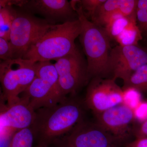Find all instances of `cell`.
Instances as JSON below:
<instances>
[{
	"instance_id": "1",
	"label": "cell",
	"mask_w": 147,
	"mask_h": 147,
	"mask_svg": "<svg viewBox=\"0 0 147 147\" xmlns=\"http://www.w3.org/2000/svg\"><path fill=\"white\" fill-rule=\"evenodd\" d=\"M84 110L81 103L66 98L57 105L36 110V117L31 127L38 144H54L83 120Z\"/></svg>"
},
{
	"instance_id": "2",
	"label": "cell",
	"mask_w": 147,
	"mask_h": 147,
	"mask_svg": "<svg viewBox=\"0 0 147 147\" xmlns=\"http://www.w3.org/2000/svg\"><path fill=\"white\" fill-rule=\"evenodd\" d=\"M81 24L79 39L87 58L89 79L108 78V62L110 38L103 27L94 24L84 15L79 1H71Z\"/></svg>"
},
{
	"instance_id": "3",
	"label": "cell",
	"mask_w": 147,
	"mask_h": 147,
	"mask_svg": "<svg viewBox=\"0 0 147 147\" xmlns=\"http://www.w3.org/2000/svg\"><path fill=\"white\" fill-rule=\"evenodd\" d=\"M81 32V24L78 18L54 24L22 59L34 63L56 61L77 49L75 40Z\"/></svg>"
},
{
	"instance_id": "4",
	"label": "cell",
	"mask_w": 147,
	"mask_h": 147,
	"mask_svg": "<svg viewBox=\"0 0 147 147\" xmlns=\"http://www.w3.org/2000/svg\"><path fill=\"white\" fill-rule=\"evenodd\" d=\"M53 25L45 19L37 18L28 11L17 10L9 38L14 59H22Z\"/></svg>"
},
{
	"instance_id": "5",
	"label": "cell",
	"mask_w": 147,
	"mask_h": 147,
	"mask_svg": "<svg viewBox=\"0 0 147 147\" xmlns=\"http://www.w3.org/2000/svg\"><path fill=\"white\" fill-rule=\"evenodd\" d=\"M36 76V63L24 59L2 61L0 64V80L3 97L7 106L20 99Z\"/></svg>"
},
{
	"instance_id": "6",
	"label": "cell",
	"mask_w": 147,
	"mask_h": 147,
	"mask_svg": "<svg viewBox=\"0 0 147 147\" xmlns=\"http://www.w3.org/2000/svg\"><path fill=\"white\" fill-rule=\"evenodd\" d=\"M23 93L35 111L54 106L67 98L61 93L57 72L49 68L38 70L34 80Z\"/></svg>"
},
{
	"instance_id": "7",
	"label": "cell",
	"mask_w": 147,
	"mask_h": 147,
	"mask_svg": "<svg viewBox=\"0 0 147 147\" xmlns=\"http://www.w3.org/2000/svg\"><path fill=\"white\" fill-rule=\"evenodd\" d=\"M54 144L58 147H121L122 143L96 122L82 120Z\"/></svg>"
},
{
	"instance_id": "8",
	"label": "cell",
	"mask_w": 147,
	"mask_h": 147,
	"mask_svg": "<svg viewBox=\"0 0 147 147\" xmlns=\"http://www.w3.org/2000/svg\"><path fill=\"white\" fill-rule=\"evenodd\" d=\"M124 102L123 90L114 79H92L87 89L85 103L95 115Z\"/></svg>"
},
{
	"instance_id": "9",
	"label": "cell",
	"mask_w": 147,
	"mask_h": 147,
	"mask_svg": "<svg viewBox=\"0 0 147 147\" xmlns=\"http://www.w3.org/2000/svg\"><path fill=\"white\" fill-rule=\"evenodd\" d=\"M147 64V53L137 45H118L111 49L108 62V76L123 83L142 65ZM109 78V77H108Z\"/></svg>"
},
{
	"instance_id": "10",
	"label": "cell",
	"mask_w": 147,
	"mask_h": 147,
	"mask_svg": "<svg viewBox=\"0 0 147 147\" xmlns=\"http://www.w3.org/2000/svg\"><path fill=\"white\" fill-rule=\"evenodd\" d=\"M95 116L96 122L122 143L126 141L132 132L130 126L135 119L134 109L125 103Z\"/></svg>"
},
{
	"instance_id": "11",
	"label": "cell",
	"mask_w": 147,
	"mask_h": 147,
	"mask_svg": "<svg viewBox=\"0 0 147 147\" xmlns=\"http://www.w3.org/2000/svg\"><path fill=\"white\" fill-rule=\"evenodd\" d=\"M26 11L36 13L43 16L52 24L58 21L63 23L72 21L77 15L70 2L67 0H32L28 1L23 7Z\"/></svg>"
},
{
	"instance_id": "12",
	"label": "cell",
	"mask_w": 147,
	"mask_h": 147,
	"mask_svg": "<svg viewBox=\"0 0 147 147\" xmlns=\"http://www.w3.org/2000/svg\"><path fill=\"white\" fill-rule=\"evenodd\" d=\"M36 117V111L23 96L17 102L7 106L1 114L5 126L18 130L31 127Z\"/></svg>"
},
{
	"instance_id": "13",
	"label": "cell",
	"mask_w": 147,
	"mask_h": 147,
	"mask_svg": "<svg viewBox=\"0 0 147 147\" xmlns=\"http://www.w3.org/2000/svg\"><path fill=\"white\" fill-rule=\"evenodd\" d=\"M54 64L59 76L68 74L87 65L78 48L73 53L56 60Z\"/></svg>"
},
{
	"instance_id": "14",
	"label": "cell",
	"mask_w": 147,
	"mask_h": 147,
	"mask_svg": "<svg viewBox=\"0 0 147 147\" xmlns=\"http://www.w3.org/2000/svg\"><path fill=\"white\" fill-rule=\"evenodd\" d=\"M137 21L136 14L130 17L122 16L118 11L115 13L103 27L110 39H116L133 21Z\"/></svg>"
},
{
	"instance_id": "15",
	"label": "cell",
	"mask_w": 147,
	"mask_h": 147,
	"mask_svg": "<svg viewBox=\"0 0 147 147\" xmlns=\"http://www.w3.org/2000/svg\"><path fill=\"white\" fill-rule=\"evenodd\" d=\"M121 2V0H106L98 9L91 21L103 28L118 12Z\"/></svg>"
},
{
	"instance_id": "16",
	"label": "cell",
	"mask_w": 147,
	"mask_h": 147,
	"mask_svg": "<svg viewBox=\"0 0 147 147\" xmlns=\"http://www.w3.org/2000/svg\"><path fill=\"white\" fill-rule=\"evenodd\" d=\"M17 10L11 6L0 7V37L9 40L11 30Z\"/></svg>"
},
{
	"instance_id": "17",
	"label": "cell",
	"mask_w": 147,
	"mask_h": 147,
	"mask_svg": "<svg viewBox=\"0 0 147 147\" xmlns=\"http://www.w3.org/2000/svg\"><path fill=\"white\" fill-rule=\"evenodd\" d=\"M134 89L139 92H147V64L142 65L123 83L122 89Z\"/></svg>"
},
{
	"instance_id": "18",
	"label": "cell",
	"mask_w": 147,
	"mask_h": 147,
	"mask_svg": "<svg viewBox=\"0 0 147 147\" xmlns=\"http://www.w3.org/2000/svg\"><path fill=\"white\" fill-rule=\"evenodd\" d=\"M137 21L131 22L123 31L117 37L115 40L121 46L137 45L142 38L141 31L137 25Z\"/></svg>"
},
{
	"instance_id": "19",
	"label": "cell",
	"mask_w": 147,
	"mask_h": 147,
	"mask_svg": "<svg viewBox=\"0 0 147 147\" xmlns=\"http://www.w3.org/2000/svg\"><path fill=\"white\" fill-rule=\"evenodd\" d=\"M34 135L31 127L17 130L7 147H34Z\"/></svg>"
},
{
	"instance_id": "20",
	"label": "cell",
	"mask_w": 147,
	"mask_h": 147,
	"mask_svg": "<svg viewBox=\"0 0 147 147\" xmlns=\"http://www.w3.org/2000/svg\"><path fill=\"white\" fill-rule=\"evenodd\" d=\"M106 0H82L79 1L84 15L90 21L99 7Z\"/></svg>"
},
{
	"instance_id": "21",
	"label": "cell",
	"mask_w": 147,
	"mask_h": 147,
	"mask_svg": "<svg viewBox=\"0 0 147 147\" xmlns=\"http://www.w3.org/2000/svg\"><path fill=\"white\" fill-rule=\"evenodd\" d=\"M137 0H121L118 9L119 13L125 17H130L136 14Z\"/></svg>"
},
{
	"instance_id": "22",
	"label": "cell",
	"mask_w": 147,
	"mask_h": 147,
	"mask_svg": "<svg viewBox=\"0 0 147 147\" xmlns=\"http://www.w3.org/2000/svg\"><path fill=\"white\" fill-rule=\"evenodd\" d=\"M0 58L2 61L14 59L13 49L9 40L0 37Z\"/></svg>"
},
{
	"instance_id": "23",
	"label": "cell",
	"mask_w": 147,
	"mask_h": 147,
	"mask_svg": "<svg viewBox=\"0 0 147 147\" xmlns=\"http://www.w3.org/2000/svg\"><path fill=\"white\" fill-rule=\"evenodd\" d=\"M135 119L141 123L147 119V102H141L134 110Z\"/></svg>"
},
{
	"instance_id": "24",
	"label": "cell",
	"mask_w": 147,
	"mask_h": 147,
	"mask_svg": "<svg viewBox=\"0 0 147 147\" xmlns=\"http://www.w3.org/2000/svg\"><path fill=\"white\" fill-rule=\"evenodd\" d=\"M136 18L139 23L140 30H146L147 23V10L137 8Z\"/></svg>"
},
{
	"instance_id": "25",
	"label": "cell",
	"mask_w": 147,
	"mask_h": 147,
	"mask_svg": "<svg viewBox=\"0 0 147 147\" xmlns=\"http://www.w3.org/2000/svg\"><path fill=\"white\" fill-rule=\"evenodd\" d=\"M132 133L136 138L147 137V119L141 123L136 128L132 129Z\"/></svg>"
},
{
	"instance_id": "26",
	"label": "cell",
	"mask_w": 147,
	"mask_h": 147,
	"mask_svg": "<svg viewBox=\"0 0 147 147\" xmlns=\"http://www.w3.org/2000/svg\"><path fill=\"white\" fill-rule=\"evenodd\" d=\"M125 147H147V137L136 138Z\"/></svg>"
},
{
	"instance_id": "27",
	"label": "cell",
	"mask_w": 147,
	"mask_h": 147,
	"mask_svg": "<svg viewBox=\"0 0 147 147\" xmlns=\"http://www.w3.org/2000/svg\"><path fill=\"white\" fill-rule=\"evenodd\" d=\"M137 8L147 10V0H138Z\"/></svg>"
},
{
	"instance_id": "28",
	"label": "cell",
	"mask_w": 147,
	"mask_h": 147,
	"mask_svg": "<svg viewBox=\"0 0 147 147\" xmlns=\"http://www.w3.org/2000/svg\"><path fill=\"white\" fill-rule=\"evenodd\" d=\"M34 147H49L48 146H42V145H38L37 146H35Z\"/></svg>"
},
{
	"instance_id": "29",
	"label": "cell",
	"mask_w": 147,
	"mask_h": 147,
	"mask_svg": "<svg viewBox=\"0 0 147 147\" xmlns=\"http://www.w3.org/2000/svg\"><path fill=\"white\" fill-rule=\"evenodd\" d=\"M146 30H147V23L146 26Z\"/></svg>"
}]
</instances>
